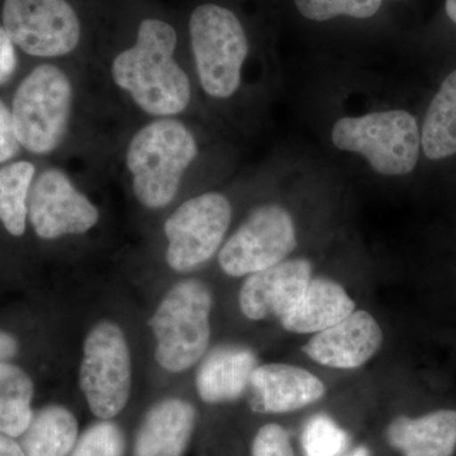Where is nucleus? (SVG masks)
<instances>
[{
    "label": "nucleus",
    "mask_w": 456,
    "mask_h": 456,
    "mask_svg": "<svg viewBox=\"0 0 456 456\" xmlns=\"http://www.w3.org/2000/svg\"><path fill=\"white\" fill-rule=\"evenodd\" d=\"M179 37L169 18L143 14L137 18L132 44L114 56V83L150 116L169 118L191 103V82L175 59Z\"/></svg>",
    "instance_id": "1"
},
{
    "label": "nucleus",
    "mask_w": 456,
    "mask_h": 456,
    "mask_svg": "<svg viewBox=\"0 0 456 456\" xmlns=\"http://www.w3.org/2000/svg\"><path fill=\"white\" fill-rule=\"evenodd\" d=\"M197 155V141L184 123L160 118L140 128L126 154L137 200L149 209L169 206Z\"/></svg>",
    "instance_id": "2"
},
{
    "label": "nucleus",
    "mask_w": 456,
    "mask_h": 456,
    "mask_svg": "<svg viewBox=\"0 0 456 456\" xmlns=\"http://www.w3.org/2000/svg\"><path fill=\"white\" fill-rule=\"evenodd\" d=\"M187 33L204 92L216 99L232 97L250 51L242 18L230 5L204 0L189 12Z\"/></svg>",
    "instance_id": "3"
},
{
    "label": "nucleus",
    "mask_w": 456,
    "mask_h": 456,
    "mask_svg": "<svg viewBox=\"0 0 456 456\" xmlns=\"http://www.w3.org/2000/svg\"><path fill=\"white\" fill-rule=\"evenodd\" d=\"M212 310L211 289L200 279L179 281L165 294L150 321L161 368L183 373L204 358L211 342Z\"/></svg>",
    "instance_id": "4"
},
{
    "label": "nucleus",
    "mask_w": 456,
    "mask_h": 456,
    "mask_svg": "<svg viewBox=\"0 0 456 456\" xmlns=\"http://www.w3.org/2000/svg\"><path fill=\"white\" fill-rule=\"evenodd\" d=\"M331 137L338 149L364 156L371 169L382 175H407L419 163L421 131L406 110L344 117L335 123Z\"/></svg>",
    "instance_id": "5"
},
{
    "label": "nucleus",
    "mask_w": 456,
    "mask_h": 456,
    "mask_svg": "<svg viewBox=\"0 0 456 456\" xmlns=\"http://www.w3.org/2000/svg\"><path fill=\"white\" fill-rule=\"evenodd\" d=\"M71 106L73 86L62 69H33L18 86L11 110L20 145L36 155L55 151L68 132Z\"/></svg>",
    "instance_id": "6"
},
{
    "label": "nucleus",
    "mask_w": 456,
    "mask_h": 456,
    "mask_svg": "<svg viewBox=\"0 0 456 456\" xmlns=\"http://www.w3.org/2000/svg\"><path fill=\"white\" fill-rule=\"evenodd\" d=\"M79 384L93 415L112 419L130 399L132 362L127 338L112 321L90 329L83 346Z\"/></svg>",
    "instance_id": "7"
},
{
    "label": "nucleus",
    "mask_w": 456,
    "mask_h": 456,
    "mask_svg": "<svg viewBox=\"0 0 456 456\" xmlns=\"http://www.w3.org/2000/svg\"><path fill=\"white\" fill-rule=\"evenodd\" d=\"M2 22L16 47L45 59L70 55L84 38L75 0H3Z\"/></svg>",
    "instance_id": "8"
},
{
    "label": "nucleus",
    "mask_w": 456,
    "mask_h": 456,
    "mask_svg": "<svg viewBox=\"0 0 456 456\" xmlns=\"http://www.w3.org/2000/svg\"><path fill=\"white\" fill-rule=\"evenodd\" d=\"M232 207L224 194L209 191L179 206L164 224L167 265L193 272L217 253L230 228Z\"/></svg>",
    "instance_id": "9"
},
{
    "label": "nucleus",
    "mask_w": 456,
    "mask_h": 456,
    "mask_svg": "<svg viewBox=\"0 0 456 456\" xmlns=\"http://www.w3.org/2000/svg\"><path fill=\"white\" fill-rule=\"evenodd\" d=\"M296 246L292 215L279 204H261L222 246L218 264L230 277H248L287 260Z\"/></svg>",
    "instance_id": "10"
},
{
    "label": "nucleus",
    "mask_w": 456,
    "mask_h": 456,
    "mask_svg": "<svg viewBox=\"0 0 456 456\" xmlns=\"http://www.w3.org/2000/svg\"><path fill=\"white\" fill-rule=\"evenodd\" d=\"M28 218L42 240L83 235L99 221V211L60 169H47L32 183Z\"/></svg>",
    "instance_id": "11"
},
{
    "label": "nucleus",
    "mask_w": 456,
    "mask_h": 456,
    "mask_svg": "<svg viewBox=\"0 0 456 456\" xmlns=\"http://www.w3.org/2000/svg\"><path fill=\"white\" fill-rule=\"evenodd\" d=\"M383 342L382 327L373 314L355 310L336 325L314 334L303 351L322 367L353 370L370 362Z\"/></svg>",
    "instance_id": "12"
},
{
    "label": "nucleus",
    "mask_w": 456,
    "mask_h": 456,
    "mask_svg": "<svg viewBox=\"0 0 456 456\" xmlns=\"http://www.w3.org/2000/svg\"><path fill=\"white\" fill-rule=\"evenodd\" d=\"M312 278V263L303 257L248 275L239 293L240 310L250 321L281 320L301 299Z\"/></svg>",
    "instance_id": "13"
},
{
    "label": "nucleus",
    "mask_w": 456,
    "mask_h": 456,
    "mask_svg": "<svg viewBox=\"0 0 456 456\" xmlns=\"http://www.w3.org/2000/svg\"><path fill=\"white\" fill-rule=\"evenodd\" d=\"M248 393L254 412L281 415L316 403L325 397L326 384L307 369L269 362L254 369Z\"/></svg>",
    "instance_id": "14"
},
{
    "label": "nucleus",
    "mask_w": 456,
    "mask_h": 456,
    "mask_svg": "<svg viewBox=\"0 0 456 456\" xmlns=\"http://www.w3.org/2000/svg\"><path fill=\"white\" fill-rule=\"evenodd\" d=\"M197 411L185 399L170 397L147 411L134 445V456H184L196 428Z\"/></svg>",
    "instance_id": "15"
},
{
    "label": "nucleus",
    "mask_w": 456,
    "mask_h": 456,
    "mask_svg": "<svg viewBox=\"0 0 456 456\" xmlns=\"http://www.w3.org/2000/svg\"><path fill=\"white\" fill-rule=\"evenodd\" d=\"M196 375L198 395L208 404L236 401L248 392L251 374L259 365L256 354L241 345H220L200 360Z\"/></svg>",
    "instance_id": "16"
},
{
    "label": "nucleus",
    "mask_w": 456,
    "mask_h": 456,
    "mask_svg": "<svg viewBox=\"0 0 456 456\" xmlns=\"http://www.w3.org/2000/svg\"><path fill=\"white\" fill-rule=\"evenodd\" d=\"M355 307V301L344 285L334 279L314 277L301 299L278 321L285 331L314 335L340 322Z\"/></svg>",
    "instance_id": "17"
},
{
    "label": "nucleus",
    "mask_w": 456,
    "mask_h": 456,
    "mask_svg": "<svg viewBox=\"0 0 456 456\" xmlns=\"http://www.w3.org/2000/svg\"><path fill=\"white\" fill-rule=\"evenodd\" d=\"M387 440L402 456H452L456 411L437 410L417 419L399 416L387 428Z\"/></svg>",
    "instance_id": "18"
},
{
    "label": "nucleus",
    "mask_w": 456,
    "mask_h": 456,
    "mask_svg": "<svg viewBox=\"0 0 456 456\" xmlns=\"http://www.w3.org/2000/svg\"><path fill=\"white\" fill-rule=\"evenodd\" d=\"M79 439V424L70 410L50 404L33 412L20 436L27 456H69Z\"/></svg>",
    "instance_id": "19"
},
{
    "label": "nucleus",
    "mask_w": 456,
    "mask_h": 456,
    "mask_svg": "<svg viewBox=\"0 0 456 456\" xmlns=\"http://www.w3.org/2000/svg\"><path fill=\"white\" fill-rule=\"evenodd\" d=\"M421 147L430 160L456 154V70L441 84L425 114Z\"/></svg>",
    "instance_id": "20"
},
{
    "label": "nucleus",
    "mask_w": 456,
    "mask_h": 456,
    "mask_svg": "<svg viewBox=\"0 0 456 456\" xmlns=\"http://www.w3.org/2000/svg\"><path fill=\"white\" fill-rule=\"evenodd\" d=\"M35 384L22 368L0 362V432L20 437L33 416Z\"/></svg>",
    "instance_id": "21"
},
{
    "label": "nucleus",
    "mask_w": 456,
    "mask_h": 456,
    "mask_svg": "<svg viewBox=\"0 0 456 456\" xmlns=\"http://www.w3.org/2000/svg\"><path fill=\"white\" fill-rule=\"evenodd\" d=\"M35 173V165L28 161H17L0 169V222L12 236L26 232Z\"/></svg>",
    "instance_id": "22"
},
{
    "label": "nucleus",
    "mask_w": 456,
    "mask_h": 456,
    "mask_svg": "<svg viewBox=\"0 0 456 456\" xmlns=\"http://www.w3.org/2000/svg\"><path fill=\"white\" fill-rule=\"evenodd\" d=\"M297 11L305 20L325 23L336 18L370 20L379 13L384 0H293Z\"/></svg>",
    "instance_id": "23"
},
{
    "label": "nucleus",
    "mask_w": 456,
    "mask_h": 456,
    "mask_svg": "<svg viewBox=\"0 0 456 456\" xmlns=\"http://www.w3.org/2000/svg\"><path fill=\"white\" fill-rule=\"evenodd\" d=\"M126 436L110 419H101L80 435L69 456H125Z\"/></svg>",
    "instance_id": "24"
},
{
    "label": "nucleus",
    "mask_w": 456,
    "mask_h": 456,
    "mask_svg": "<svg viewBox=\"0 0 456 456\" xmlns=\"http://www.w3.org/2000/svg\"><path fill=\"white\" fill-rule=\"evenodd\" d=\"M302 445L305 456H338L346 448L347 435L330 417L318 415L305 425Z\"/></svg>",
    "instance_id": "25"
},
{
    "label": "nucleus",
    "mask_w": 456,
    "mask_h": 456,
    "mask_svg": "<svg viewBox=\"0 0 456 456\" xmlns=\"http://www.w3.org/2000/svg\"><path fill=\"white\" fill-rule=\"evenodd\" d=\"M251 456H296L287 430L278 424L263 426L251 444Z\"/></svg>",
    "instance_id": "26"
},
{
    "label": "nucleus",
    "mask_w": 456,
    "mask_h": 456,
    "mask_svg": "<svg viewBox=\"0 0 456 456\" xmlns=\"http://www.w3.org/2000/svg\"><path fill=\"white\" fill-rule=\"evenodd\" d=\"M20 149L12 112L0 101V164L16 158Z\"/></svg>",
    "instance_id": "27"
},
{
    "label": "nucleus",
    "mask_w": 456,
    "mask_h": 456,
    "mask_svg": "<svg viewBox=\"0 0 456 456\" xmlns=\"http://www.w3.org/2000/svg\"><path fill=\"white\" fill-rule=\"evenodd\" d=\"M17 65L16 45L9 37L4 27L0 26V86L11 79Z\"/></svg>",
    "instance_id": "28"
},
{
    "label": "nucleus",
    "mask_w": 456,
    "mask_h": 456,
    "mask_svg": "<svg viewBox=\"0 0 456 456\" xmlns=\"http://www.w3.org/2000/svg\"><path fill=\"white\" fill-rule=\"evenodd\" d=\"M20 350V342L11 332L0 330V362H7L14 358Z\"/></svg>",
    "instance_id": "29"
},
{
    "label": "nucleus",
    "mask_w": 456,
    "mask_h": 456,
    "mask_svg": "<svg viewBox=\"0 0 456 456\" xmlns=\"http://www.w3.org/2000/svg\"><path fill=\"white\" fill-rule=\"evenodd\" d=\"M0 456H27L20 444L14 437L0 432Z\"/></svg>",
    "instance_id": "30"
},
{
    "label": "nucleus",
    "mask_w": 456,
    "mask_h": 456,
    "mask_svg": "<svg viewBox=\"0 0 456 456\" xmlns=\"http://www.w3.org/2000/svg\"><path fill=\"white\" fill-rule=\"evenodd\" d=\"M445 11L449 20L456 25V0H446Z\"/></svg>",
    "instance_id": "31"
},
{
    "label": "nucleus",
    "mask_w": 456,
    "mask_h": 456,
    "mask_svg": "<svg viewBox=\"0 0 456 456\" xmlns=\"http://www.w3.org/2000/svg\"><path fill=\"white\" fill-rule=\"evenodd\" d=\"M349 456H370V452L365 446H360L355 452H351Z\"/></svg>",
    "instance_id": "32"
}]
</instances>
